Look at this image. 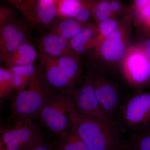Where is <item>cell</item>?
Returning <instances> with one entry per match:
<instances>
[{
    "label": "cell",
    "mask_w": 150,
    "mask_h": 150,
    "mask_svg": "<svg viewBox=\"0 0 150 150\" xmlns=\"http://www.w3.org/2000/svg\"><path fill=\"white\" fill-rule=\"evenodd\" d=\"M133 21L132 13L97 46L88 57V67L104 74L119 76V66L133 44Z\"/></svg>",
    "instance_id": "1"
},
{
    "label": "cell",
    "mask_w": 150,
    "mask_h": 150,
    "mask_svg": "<svg viewBox=\"0 0 150 150\" xmlns=\"http://www.w3.org/2000/svg\"><path fill=\"white\" fill-rule=\"evenodd\" d=\"M70 130L86 143L90 150H122L124 135L110 121L84 117L70 109Z\"/></svg>",
    "instance_id": "2"
},
{
    "label": "cell",
    "mask_w": 150,
    "mask_h": 150,
    "mask_svg": "<svg viewBox=\"0 0 150 150\" xmlns=\"http://www.w3.org/2000/svg\"><path fill=\"white\" fill-rule=\"evenodd\" d=\"M87 73L92 81L100 103L108 118L114 123L121 106L132 93L118 76L104 74L89 67Z\"/></svg>",
    "instance_id": "3"
},
{
    "label": "cell",
    "mask_w": 150,
    "mask_h": 150,
    "mask_svg": "<svg viewBox=\"0 0 150 150\" xmlns=\"http://www.w3.org/2000/svg\"><path fill=\"white\" fill-rule=\"evenodd\" d=\"M119 76L131 93L150 88V60L141 46L133 44L122 60Z\"/></svg>",
    "instance_id": "4"
},
{
    "label": "cell",
    "mask_w": 150,
    "mask_h": 150,
    "mask_svg": "<svg viewBox=\"0 0 150 150\" xmlns=\"http://www.w3.org/2000/svg\"><path fill=\"white\" fill-rule=\"evenodd\" d=\"M49 90L37 71L27 87L18 92L14 98L11 106V118L14 121L35 119L49 98L51 93Z\"/></svg>",
    "instance_id": "5"
},
{
    "label": "cell",
    "mask_w": 150,
    "mask_h": 150,
    "mask_svg": "<svg viewBox=\"0 0 150 150\" xmlns=\"http://www.w3.org/2000/svg\"><path fill=\"white\" fill-rule=\"evenodd\" d=\"M114 123L124 136L150 125V88L129 95Z\"/></svg>",
    "instance_id": "6"
},
{
    "label": "cell",
    "mask_w": 150,
    "mask_h": 150,
    "mask_svg": "<svg viewBox=\"0 0 150 150\" xmlns=\"http://www.w3.org/2000/svg\"><path fill=\"white\" fill-rule=\"evenodd\" d=\"M53 93L35 118L59 139L71 129L69 112L72 100L71 94Z\"/></svg>",
    "instance_id": "7"
},
{
    "label": "cell",
    "mask_w": 150,
    "mask_h": 150,
    "mask_svg": "<svg viewBox=\"0 0 150 150\" xmlns=\"http://www.w3.org/2000/svg\"><path fill=\"white\" fill-rule=\"evenodd\" d=\"M33 120L14 121L11 128L1 130L0 143L7 150H29L43 139L40 128Z\"/></svg>",
    "instance_id": "8"
},
{
    "label": "cell",
    "mask_w": 150,
    "mask_h": 150,
    "mask_svg": "<svg viewBox=\"0 0 150 150\" xmlns=\"http://www.w3.org/2000/svg\"><path fill=\"white\" fill-rule=\"evenodd\" d=\"M76 112L84 117L112 122L103 109L90 77L86 73L78 83L71 95Z\"/></svg>",
    "instance_id": "9"
},
{
    "label": "cell",
    "mask_w": 150,
    "mask_h": 150,
    "mask_svg": "<svg viewBox=\"0 0 150 150\" xmlns=\"http://www.w3.org/2000/svg\"><path fill=\"white\" fill-rule=\"evenodd\" d=\"M38 26H51L58 19L56 3L44 0H4Z\"/></svg>",
    "instance_id": "10"
},
{
    "label": "cell",
    "mask_w": 150,
    "mask_h": 150,
    "mask_svg": "<svg viewBox=\"0 0 150 150\" xmlns=\"http://www.w3.org/2000/svg\"><path fill=\"white\" fill-rule=\"evenodd\" d=\"M39 57L47 83L60 93L72 95L76 85L63 72L55 58L40 52Z\"/></svg>",
    "instance_id": "11"
},
{
    "label": "cell",
    "mask_w": 150,
    "mask_h": 150,
    "mask_svg": "<svg viewBox=\"0 0 150 150\" xmlns=\"http://www.w3.org/2000/svg\"><path fill=\"white\" fill-rule=\"evenodd\" d=\"M16 19L0 26V61L4 62L28 40L25 30Z\"/></svg>",
    "instance_id": "12"
},
{
    "label": "cell",
    "mask_w": 150,
    "mask_h": 150,
    "mask_svg": "<svg viewBox=\"0 0 150 150\" xmlns=\"http://www.w3.org/2000/svg\"><path fill=\"white\" fill-rule=\"evenodd\" d=\"M96 25L91 23L69 40V43L74 54L82 59L83 57H89L91 55L96 46Z\"/></svg>",
    "instance_id": "13"
},
{
    "label": "cell",
    "mask_w": 150,
    "mask_h": 150,
    "mask_svg": "<svg viewBox=\"0 0 150 150\" xmlns=\"http://www.w3.org/2000/svg\"><path fill=\"white\" fill-rule=\"evenodd\" d=\"M38 44L40 52L54 58L67 55L76 56L70 48L69 40L51 32L42 35Z\"/></svg>",
    "instance_id": "14"
},
{
    "label": "cell",
    "mask_w": 150,
    "mask_h": 150,
    "mask_svg": "<svg viewBox=\"0 0 150 150\" xmlns=\"http://www.w3.org/2000/svg\"><path fill=\"white\" fill-rule=\"evenodd\" d=\"M39 54L32 43L28 40L13 52L4 63L8 68L16 66L34 64Z\"/></svg>",
    "instance_id": "15"
},
{
    "label": "cell",
    "mask_w": 150,
    "mask_h": 150,
    "mask_svg": "<svg viewBox=\"0 0 150 150\" xmlns=\"http://www.w3.org/2000/svg\"><path fill=\"white\" fill-rule=\"evenodd\" d=\"M55 59L67 77L76 85L77 84L83 76V69L81 63L82 59L75 55H67Z\"/></svg>",
    "instance_id": "16"
},
{
    "label": "cell",
    "mask_w": 150,
    "mask_h": 150,
    "mask_svg": "<svg viewBox=\"0 0 150 150\" xmlns=\"http://www.w3.org/2000/svg\"><path fill=\"white\" fill-rule=\"evenodd\" d=\"M122 150H150V125L125 135Z\"/></svg>",
    "instance_id": "17"
},
{
    "label": "cell",
    "mask_w": 150,
    "mask_h": 150,
    "mask_svg": "<svg viewBox=\"0 0 150 150\" xmlns=\"http://www.w3.org/2000/svg\"><path fill=\"white\" fill-rule=\"evenodd\" d=\"M85 25L74 19H59L51 26V32L69 41L77 35Z\"/></svg>",
    "instance_id": "18"
},
{
    "label": "cell",
    "mask_w": 150,
    "mask_h": 150,
    "mask_svg": "<svg viewBox=\"0 0 150 150\" xmlns=\"http://www.w3.org/2000/svg\"><path fill=\"white\" fill-rule=\"evenodd\" d=\"M8 69L12 75L14 89L17 92L26 88L38 71L34 64L16 66Z\"/></svg>",
    "instance_id": "19"
},
{
    "label": "cell",
    "mask_w": 150,
    "mask_h": 150,
    "mask_svg": "<svg viewBox=\"0 0 150 150\" xmlns=\"http://www.w3.org/2000/svg\"><path fill=\"white\" fill-rule=\"evenodd\" d=\"M89 0H57L56 3L58 19H75Z\"/></svg>",
    "instance_id": "20"
},
{
    "label": "cell",
    "mask_w": 150,
    "mask_h": 150,
    "mask_svg": "<svg viewBox=\"0 0 150 150\" xmlns=\"http://www.w3.org/2000/svg\"><path fill=\"white\" fill-rule=\"evenodd\" d=\"M131 14L124 17L108 19L96 24L97 30V41L96 48L105 38L118 28L127 17Z\"/></svg>",
    "instance_id": "21"
},
{
    "label": "cell",
    "mask_w": 150,
    "mask_h": 150,
    "mask_svg": "<svg viewBox=\"0 0 150 150\" xmlns=\"http://www.w3.org/2000/svg\"><path fill=\"white\" fill-rule=\"evenodd\" d=\"M59 140L57 150H90L81 138L71 130Z\"/></svg>",
    "instance_id": "22"
},
{
    "label": "cell",
    "mask_w": 150,
    "mask_h": 150,
    "mask_svg": "<svg viewBox=\"0 0 150 150\" xmlns=\"http://www.w3.org/2000/svg\"><path fill=\"white\" fill-rule=\"evenodd\" d=\"M92 20L95 24L105 20L114 17L111 11L110 0L95 1L91 8Z\"/></svg>",
    "instance_id": "23"
},
{
    "label": "cell",
    "mask_w": 150,
    "mask_h": 150,
    "mask_svg": "<svg viewBox=\"0 0 150 150\" xmlns=\"http://www.w3.org/2000/svg\"><path fill=\"white\" fill-rule=\"evenodd\" d=\"M14 89L13 79L8 68H0V98L2 99L10 94Z\"/></svg>",
    "instance_id": "24"
},
{
    "label": "cell",
    "mask_w": 150,
    "mask_h": 150,
    "mask_svg": "<svg viewBox=\"0 0 150 150\" xmlns=\"http://www.w3.org/2000/svg\"><path fill=\"white\" fill-rule=\"evenodd\" d=\"M133 12V20L142 28H146L150 23V4Z\"/></svg>",
    "instance_id": "25"
},
{
    "label": "cell",
    "mask_w": 150,
    "mask_h": 150,
    "mask_svg": "<svg viewBox=\"0 0 150 150\" xmlns=\"http://www.w3.org/2000/svg\"><path fill=\"white\" fill-rule=\"evenodd\" d=\"M110 6L115 18H122L133 13L131 8L119 0H110Z\"/></svg>",
    "instance_id": "26"
},
{
    "label": "cell",
    "mask_w": 150,
    "mask_h": 150,
    "mask_svg": "<svg viewBox=\"0 0 150 150\" xmlns=\"http://www.w3.org/2000/svg\"><path fill=\"white\" fill-rule=\"evenodd\" d=\"M15 11L11 6L1 4L0 6V26L15 19Z\"/></svg>",
    "instance_id": "27"
},
{
    "label": "cell",
    "mask_w": 150,
    "mask_h": 150,
    "mask_svg": "<svg viewBox=\"0 0 150 150\" xmlns=\"http://www.w3.org/2000/svg\"><path fill=\"white\" fill-rule=\"evenodd\" d=\"M144 30V34L143 37L141 38L137 44L141 46L150 60V31L145 29Z\"/></svg>",
    "instance_id": "28"
},
{
    "label": "cell",
    "mask_w": 150,
    "mask_h": 150,
    "mask_svg": "<svg viewBox=\"0 0 150 150\" xmlns=\"http://www.w3.org/2000/svg\"><path fill=\"white\" fill-rule=\"evenodd\" d=\"M55 146L54 143L49 144L42 139L29 150H55Z\"/></svg>",
    "instance_id": "29"
},
{
    "label": "cell",
    "mask_w": 150,
    "mask_h": 150,
    "mask_svg": "<svg viewBox=\"0 0 150 150\" xmlns=\"http://www.w3.org/2000/svg\"><path fill=\"white\" fill-rule=\"evenodd\" d=\"M150 4V0H132L131 9L132 11L144 7Z\"/></svg>",
    "instance_id": "30"
},
{
    "label": "cell",
    "mask_w": 150,
    "mask_h": 150,
    "mask_svg": "<svg viewBox=\"0 0 150 150\" xmlns=\"http://www.w3.org/2000/svg\"><path fill=\"white\" fill-rule=\"evenodd\" d=\"M0 150H7L1 143H0Z\"/></svg>",
    "instance_id": "31"
},
{
    "label": "cell",
    "mask_w": 150,
    "mask_h": 150,
    "mask_svg": "<svg viewBox=\"0 0 150 150\" xmlns=\"http://www.w3.org/2000/svg\"><path fill=\"white\" fill-rule=\"evenodd\" d=\"M44 1H47L52 2L56 3L57 0H44Z\"/></svg>",
    "instance_id": "32"
},
{
    "label": "cell",
    "mask_w": 150,
    "mask_h": 150,
    "mask_svg": "<svg viewBox=\"0 0 150 150\" xmlns=\"http://www.w3.org/2000/svg\"><path fill=\"white\" fill-rule=\"evenodd\" d=\"M143 29L147 30H149V31H150V23L148 25L147 27L146 28H143Z\"/></svg>",
    "instance_id": "33"
},
{
    "label": "cell",
    "mask_w": 150,
    "mask_h": 150,
    "mask_svg": "<svg viewBox=\"0 0 150 150\" xmlns=\"http://www.w3.org/2000/svg\"><path fill=\"white\" fill-rule=\"evenodd\" d=\"M89 1H98V0H89Z\"/></svg>",
    "instance_id": "34"
},
{
    "label": "cell",
    "mask_w": 150,
    "mask_h": 150,
    "mask_svg": "<svg viewBox=\"0 0 150 150\" xmlns=\"http://www.w3.org/2000/svg\"><path fill=\"white\" fill-rule=\"evenodd\" d=\"M55 150H57V149H56V146H55Z\"/></svg>",
    "instance_id": "35"
}]
</instances>
